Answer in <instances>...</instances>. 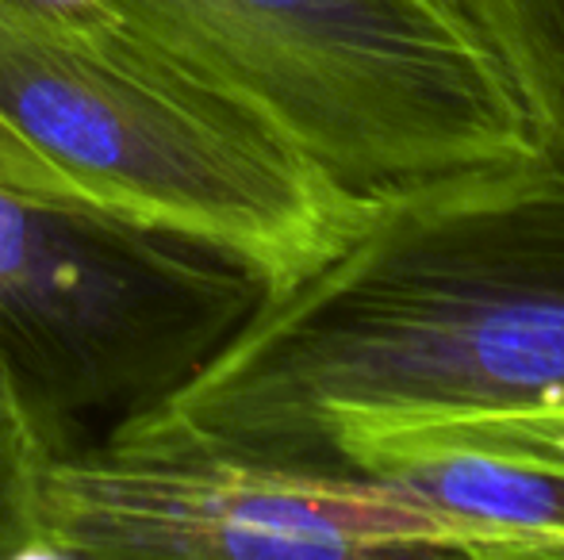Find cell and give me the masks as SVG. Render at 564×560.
Here are the masks:
<instances>
[{"instance_id":"8","label":"cell","mask_w":564,"mask_h":560,"mask_svg":"<svg viewBox=\"0 0 564 560\" xmlns=\"http://www.w3.org/2000/svg\"><path fill=\"white\" fill-rule=\"evenodd\" d=\"M43 453L0 399V560H31Z\"/></svg>"},{"instance_id":"2","label":"cell","mask_w":564,"mask_h":560,"mask_svg":"<svg viewBox=\"0 0 564 560\" xmlns=\"http://www.w3.org/2000/svg\"><path fill=\"white\" fill-rule=\"evenodd\" d=\"M0 146L39 200L196 239L265 292L327 262L369 204L170 54L54 0H0Z\"/></svg>"},{"instance_id":"9","label":"cell","mask_w":564,"mask_h":560,"mask_svg":"<svg viewBox=\"0 0 564 560\" xmlns=\"http://www.w3.org/2000/svg\"><path fill=\"white\" fill-rule=\"evenodd\" d=\"M0 188H12V193H28V188H23L20 165L12 162V154H8L4 146H0Z\"/></svg>"},{"instance_id":"5","label":"cell","mask_w":564,"mask_h":560,"mask_svg":"<svg viewBox=\"0 0 564 560\" xmlns=\"http://www.w3.org/2000/svg\"><path fill=\"white\" fill-rule=\"evenodd\" d=\"M35 557L499 560V549L473 523L357 464L100 438L39 469Z\"/></svg>"},{"instance_id":"4","label":"cell","mask_w":564,"mask_h":560,"mask_svg":"<svg viewBox=\"0 0 564 560\" xmlns=\"http://www.w3.org/2000/svg\"><path fill=\"white\" fill-rule=\"evenodd\" d=\"M265 284L185 234L0 188V399L39 453L196 376Z\"/></svg>"},{"instance_id":"1","label":"cell","mask_w":564,"mask_h":560,"mask_svg":"<svg viewBox=\"0 0 564 560\" xmlns=\"http://www.w3.org/2000/svg\"><path fill=\"white\" fill-rule=\"evenodd\" d=\"M499 411H564V162L538 150L372 196L327 262L105 438L335 464L341 426Z\"/></svg>"},{"instance_id":"3","label":"cell","mask_w":564,"mask_h":560,"mask_svg":"<svg viewBox=\"0 0 564 560\" xmlns=\"http://www.w3.org/2000/svg\"><path fill=\"white\" fill-rule=\"evenodd\" d=\"M372 200L534 154L465 0H77Z\"/></svg>"},{"instance_id":"6","label":"cell","mask_w":564,"mask_h":560,"mask_svg":"<svg viewBox=\"0 0 564 560\" xmlns=\"http://www.w3.org/2000/svg\"><path fill=\"white\" fill-rule=\"evenodd\" d=\"M446 515L473 523L499 549V560L564 557V464L491 449H431L384 464Z\"/></svg>"},{"instance_id":"7","label":"cell","mask_w":564,"mask_h":560,"mask_svg":"<svg viewBox=\"0 0 564 560\" xmlns=\"http://www.w3.org/2000/svg\"><path fill=\"white\" fill-rule=\"evenodd\" d=\"M503 62L538 154L564 162V0H465Z\"/></svg>"}]
</instances>
